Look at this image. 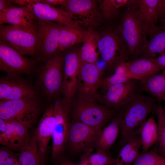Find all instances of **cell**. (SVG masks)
<instances>
[{
  "mask_svg": "<svg viewBox=\"0 0 165 165\" xmlns=\"http://www.w3.org/2000/svg\"><path fill=\"white\" fill-rule=\"evenodd\" d=\"M126 8L121 17L118 31L128 47L129 58L132 61L142 56L148 41L137 6L134 4Z\"/></svg>",
  "mask_w": 165,
  "mask_h": 165,
  "instance_id": "obj_1",
  "label": "cell"
},
{
  "mask_svg": "<svg viewBox=\"0 0 165 165\" xmlns=\"http://www.w3.org/2000/svg\"><path fill=\"white\" fill-rule=\"evenodd\" d=\"M157 107L152 98L141 95L126 106L120 125V146L132 136L138 134L139 127Z\"/></svg>",
  "mask_w": 165,
  "mask_h": 165,
  "instance_id": "obj_2",
  "label": "cell"
},
{
  "mask_svg": "<svg viewBox=\"0 0 165 165\" xmlns=\"http://www.w3.org/2000/svg\"><path fill=\"white\" fill-rule=\"evenodd\" d=\"M114 111L98 103L76 97L70 103V114L72 120L101 129L112 119Z\"/></svg>",
  "mask_w": 165,
  "mask_h": 165,
  "instance_id": "obj_3",
  "label": "cell"
},
{
  "mask_svg": "<svg viewBox=\"0 0 165 165\" xmlns=\"http://www.w3.org/2000/svg\"><path fill=\"white\" fill-rule=\"evenodd\" d=\"M64 58L62 53L57 51L45 64L38 68L37 82L49 100L59 98L62 93Z\"/></svg>",
  "mask_w": 165,
  "mask_h": 165,
  "instance_id": "obj_4",
  "label": "cell"
},
{
  "mask_svg": "<svg viewBox=\"0 0 165 165\" xmlns=\"http://www.w3.org/2000/svg\"><path fill=\"white\" fill-rule=\"evenodd\" d=\"M40 109L36 97L0 101V118L20 123L29 129L35 122Z\"/></svg>",
  "mask_w": 165,
  "mask_h": 165,
  "instance_id": "obj_5",
  "label": "cell"
},
{
  "mask_svg": "<svg viewBox=\"0 0 165 165\" xmlns=\"http://www.w3.org/2000/svg\"><path fill=\"white\" fill-rule=\"evenodd\" d=\"M36 26V24L30 27L1 25L0 40L9 43L24 55L36 57L37 39Z\"/></svg>",
  "mask_w": 165,
  "mask_h": 165,
  "instance_id": "obj_6",
  "label": "cell"
},
{
  "mask_svg": "<svg viewBox=\"0 0 165 165\" xmlns=\"http://www.w3.org/2000/svg\"><path fill=\"white\" fill-rule=\"evenodd\" d=\"M98 48L107 68L111 71L129 58L128 47L118 31L107 30L101 35Z\"/></svg>",
  "mask_w": 165,
  "mask_h": 165,
  "instance_id": "obj_7",
  "label": "cell"
},
{
  "mask_svg": "<svg viewBox=\"0 0 165 165\" xmlns=\"http://www.w3.org/2000/svg\"><path fill=\"white\" fill-rule=\"evenodd\" d=\"M61 8L70 13L73 20L84 30L94 29L104 19L97 0H67Z\"/></svg>",
  "mask_w": 165,
  "mask_h": 165,
  "instance_id": "obj_8",
  "label": "cell"
},
{
  "mask_svg": "<svg viewBox=\"0 0 165 165\" xmlns=\"http://www.w3.org/2000/svg\"><path fill=\"white\" fill-rule=\"evenodd\" d=\"M103 78L102 71L97 64H82L77 78L75 97L100 104L101 96L99 90Z\"/></svg>",
  "mask_w": 165,
  "mask_h": 165,
  "instance_id": "obj_9",
  "label": "cell"
},
{
  "mask_svg": "<svg viewBox=\"0 0 165 165\" xmlns=\"http://www.w3.org/2000/svg\"><path fill=\"white\" fill-rule=\"evenodd\" d=\"M62 25L53 21L37 20L36 57L38 60L45 63L57 51L58 36Z\"/></svg>",
  "mask_w": 165,
  "mask_h": 165,
  "instance_id": "obj_10",
  "label": "cell"
},
{
  "mask_svg": "<svg viewBox=\"0 0 165 165\" xmlns=\"http://www.w3.org/2000/svg\"><path fill=\"white\" fill-rule=\"evenodd\" d=\"M56 121L52 137V149L51 159L56 161L60 157L67 143L70 122L69 117L70 103L63 98L54 100Z\"/></svg>",
  "mask_w": 165,
  "mask_h": 165,
  "instance_id": "obj_11",
  "label": "cell"
},
{
  "mask_svg": "<svg viewBox=\"0 0 165 165\" xmlns=\"http://www.w3.org/2000/svg\"><path fill=\"white\" fill-rule=\"evenodd\" d=\"M33 59L20 53L9 43L0 40V70L7 74H29L34 69Z\"/></svg>",
  "mask_w": 165,
  "mask_h": 165,
  "instance_id": "obj_12",
  "label": "cell"
},
{
  "mask_svg": "<svg viewBox=\"0 0 165 165\" xmlns=\"http://www.w3.org/2000/svg\"><path fill=\"white\" fill-rule=\"evenodd\" d=\"M136 81L131 79L111 86L101 97L100 104L114 110L127 106L141 95L139 83Z\"/></svg>",
  "mask_w": 165,
  "mask_h": 165,
  "instance_id": "obj_13",
  "label": "cell"
},
{
  "mask_svg": "<svg viewBox=\"0 0 165 165\" xmlns=\"http://www.w3.org/2000/svg\"><path fill=\"white\" fill-rule=\"evenodd\" d=\"M102 130L72 120L70 123L67 144L75 153L92 152Z\"/></svg>",
  "mask_w": 165,
  "mask_h": 165,
  "instance_id": "obj_14",
  "label": "cell"
},
{
  "mask_svg": "<svg viewBox=\"0 0 165 165\" xmlns=\"http://www.w3.org/2000/svg\"><path fill=\"white\" fill-rule=\"evenodd\" d=\"M72 48L62 52L64 58L62 93L63 98L69 103L75 96L77 78L82 64L79 48Z\"/></svg>",
  "mask_w": 165,
  "mask_h": 165,
  "instance_id": "obj_15",
  "label": "cell"
},
{
  "mask_svg": "<svg viewBox=\"0 0 165 165\" xmlns=\"http://www.w3.org/2000/svg\"><path fill=\"white\" fill-rule=\"evenodd\" d=\"M26 6L38 20L51 21L81 28L71 15L61 7H56L46 0H28Z\"/></svg>",
  "mask_w": 165,
  "mask_h": 165,
  "instance_id": "obj_16",
  "label": "cell"
},
{
  "mask_svg": "<svg viewBox=\"0 0 165 165\" xmlns=\"http://www.w3.org/2000/svg\"><path fill=\"white\" fill-rule=\"evenodd\" d=\"M33 88L19 75L7 74L0 79V101L36 97Z\"/></svg>",
  "mask_w": 165,
  "mask_h": 165,
  "instance_id": "obj_17",
  "label": "cell"
},
{
  "mask_svg": "<svg viewBox=\"0 0 165 165\" xmlns=\"http://www.w3.org/2000/svg\"><path fill=\"white\" fill-rule=\"evenodd\" d=\"M6 122L5 131L0 135V144L13 151L21 152L31 138L29 129L17 122L10 121Z\"/></svg>",
  "mask_w": 165,
  "mask_h": 165,
  "instance_id": "obj_18",
  "label": "cell"
},
{
  "mask_svg": "<svg viewBox=\"0 0 165 165\" xmlns=\"http://www.w3.org/2000/svg\"><path fill=\"white\" fill-rule=\"evenodd\" d=\"M55 121V114L53 103L45 111L35 134L40 152L44 160L49 142L52 138Z\"/></svg>",
  "mask_w": 165,
  "mask_h": 165,
  "instance_id": "obj_19",
  "label": "cell"
},
{
  "mask_svg": "<svg viewBox=\"0 0 165 165\" xmlns=\"http://www.w3.org/2000/svg\"><path fill=\"white\" fill-rule=\"evenodd\" d=\"M155 58L142 57L124 61L121 64L132 79L140 81L158 73L161 70Z\"/></svg>",
  "mask_w": 165,
  "mask_h": 165,
  "instance_id": "obj_20",
  "label": "cell"
},
{
  "mask_svg": "<svg viewBox=\"0 0 165 165\" xmlns=\"http://www.w3.org/2000/svg\"><path fill=\"white\" fill-rule=\"evenodd\" d=\"M37 20L25 6H16L0 12V25L7 24L25 27L35 26Z\"/></svg>",
  "mask_w": 165,
  "mask_h": 165,
  "instance_id": "obj_21",
  "label": "cell"
},
{
  "mask_svg": "<svg viewBox=\"0 0 165 165\" xmlns=\"http://www.w3.org/2000/svg\"><path fill=\"white\" fill-rule=\"evenodd\" d=\"M126 106L120 109L110 123L101 130L95 146L96 150L107 153L109 152L118 136L121 120Z\"/></svg>",
  "mask_w": 165,
  "mask_h": 165,
  "instance_id": "obj_22",
  "label": "cell"
},
{
  "mask_svg": "<svg viewBox=\"0 0 165 165\" xmlns=\"http://www.w3.org/2000/svg\"><path fill=\"white\" fill-rule=\"evenodd\" d=\"M142 23L145 36L147 39L155 31L158 27L156 26L157 19L156 8L158 0H135Z\"/></svg>",
  "mask_w": 165,
  "mask_h": 165,
  "instance_id": "obj_23",
  "label": "cell"
},
{
  "mask_svg": "<svg viewBox=\"0 0 165 165\" xmlns=\"http://www.w3.org/2000/svg\"><path fill=\"white\" fill-rule=\"evenodd\" d=\"M101 35L94 29L86 30L82 46L79 49V55L82 64H97L98 58L97 51L98 43Z\"/></svg>",
  "mask_w": 165,
  "mask_h": 165,
  "instance_id": "obj_24",
  "label": "cell"
},
{
  "mask_svg": "<svg viewBox=\"0 0 165 165\" xmlns=\"http://www.w3.org/2000/svg\"><path fill=\"white\" fill-rule=\"evenodd\" d=\"M85 32L86 30L80 28L62 25L58 36L57 51L62 53L82 42Z\"/></svg>",
  "mask_w": 165,
  "mask_h": 165,
  "instance_id": "obj_25",
  "label": "cell"
},
{
  "mask_svg": "<svg viewBox=\"0 0 165 165\" xmlns=\"http://www.w3.org/2000/svg\"><path fill=\"white\" fill-rule=\"evenodd\" d=\"M138 135L132 136L122 146L114 165H131L133 163L140 154V150L142 147Z\"/></svg>",
  "mask_w": 165,
  "mask_h": 165,
  "instance_id": "obj_26",
  "label": "cell"
},
{
  "mask_svg": "<svg viewBox=\"0 0 165 165\" xmlns=\"http://www.w3.org/2000/svg\"><path fill=\"white\" fill-rule=\"evenodd\" d=\"M139 85L143 90L163 101L165 97V69L157 73L140 81Z\"/></svg>",
  "mask_w": 165,
  "mask_h": 165,
  "instance_id": "obj_27",
  "label": "cell"
},
{
  "mask_svg": "<svg viewBox=\"0 0 165 165\" xmlns=\"http://www.w3.org/2000/svg\"><path fill=\"white\" fill-rule=\"evenodd\" d=\"M138 132L140 135L142 152L148 151L151 147L158 141V124L152 116L148 118L141 125Z\"/></svg>",
  "mask_w": 165,
  "mask_h": 165,
  "instance_id": "obj_28",
  "label": "cell"
},
{
  "mask_svg": "<svg viewBox=\"0 0 165 165\" xmlns=\"http://www.w3.org/2000/svg\"><path fill=\"white\" fill-rule=\"evenodd\" d=\"M44 160L40 152L34 134L20 152L19 162L21 165H43Z\"/></svg>",
  "mask_w": 165,
  "mask_h": 165,
  "instance_id": "obj_29",
  "label": "cell"
},
{
  "mask_svg": "<svg viewBox=\"0 0 165 165\" xmlns=\"http://www.w3.org/2000/svg\"><path fill=\"white\" fill-rule=\"evenodd\" d=\"M149 36L142 57L155 58L156 54L160 55L165 52V28L158 27Z\"/></svg>",
  "mask_w": 165,
  "mask_h": 165,
  "instance_id": "obj_30",
  "label": "cell"
},
{
  "mask_svg": "<svg viewBox=\"0 0 165 165\" xmlns=\"http://www.w3.org/2000/svg\"><path fill=\"white\" fill-rule=\"evenodd\" d=\"M97 2L103 19L108 20L116 16L120 9L133 5L134 0H101Z\"/></svg>",
  "mask_w": 165,
  "mask_h": 165,
  "instance_id": "obj_31",
  "label": "cell"
},
{
  "mask_svg": "<svg viewBox=\"0 0 165 165\" xmlns=\"http://www.w3.org/2000/svg\"><path fill=\"white\" fill-rule=\"evenodd\" d=\"M131 79H133L129 75L121 63L116 68L114 72L112 75L103 78L99 88V94L102 96L111 86L125 82Z\"/></svg>",
  "mask_w": 165,
  "mask_h": 165,
  "instance_id": "obj_32",
  "label": "cell"
},
{
  "mask_svg": "<svg viewBox=\"0 0 165 165\" xmlns=\"http://www.w3.org/2000/svg\"><path fill=\"white\" fill-rule=\"evenodd\" d=\"M85 153L81 158L82 165H114L116 160L109 156L107 153L101 150H96Z\"/></svg>",
  "mask_w": 165,
  "mask_h": 165,
  "instance_id": "obj_33",
  "label": "cell"
},
{
  "mask_svg": "<svg viewBox=\"0 0 165 165\" xmlns=\"http://www.w3.org/2000/svg\"><path fill=\"white\" fill-rule=\"evenodd\" d=\"M132 165H165V158L152 150L140 153Z\"/></svg>",
  "mask_w": 165,
  "mask_h": 165,
  "instance_id": "obj_34",
  "label": "cell"
},
{
  "mask_svg": "<svg viewBox=\"0 0 165 165\" xmlns=\"http://www.w3.org/2000/svg\"><path fill=\"white\" fill-rule=\"evenodd\" d=\"M156 111L158 118L159 152L165 158V114L160 106L157 107Z\"/></svg>",
  "mask_w": 165,
  "mask_h": 165,
  "instance_id": "obj_35",
  "label": "cell"
},
{
  "mask_svg": "<svg viewBox=\"0 0 165 165\" xmlns=\"http://www.w3.org/2000/svg\"><path fill=\"white\" fill-rule=\"evenodd\" d=\"M7 147L0 149V165H13L19 162L16 156Z\"/></svg>",
  "mask_w": 165,
  "mask_h": 165,
  "instance_id": "obj_36",
  "label": "cell"
},
{
  "mask_svg": "<svg viewBox=\"0 0 165 165\" xmlns=\"http://www.w3.org/2000/svg\"><path fill=\"white\" fill-rule=\"evenodd\" d=\"M156 11L157 19L163 20L165 17V0H158Z\"/></svg>",
  "mask_w": 165,
  "mask_h": 165,
  "instance_id": "obj_37",
  "label": "cell"
},
{
  "mask_svg": "<svg viewBox=\"0 0 165 165\" xmlns=\"http://www.w3.org/2000/svg\"><path fill=\"white\" fill-rule=\"evenodd\" d=\"M12 0H0V12L16 6Z\"/></svg>",
  "mask_w": 165,
  "mask_h": 165,
  "instance_id": "obj_38",
  "label": "cell"
},
{
  "mask_svg": "<svg viewBox=\"0 0 165 165\" xmlns=\"http://www.w3.org/2000/svg\"><path fill=\"white\" fill-rule=\"evenodd\" d=\"M156 62L161 70L165 69V52L155 58Z\"/></svg>",
  "mask_w": 165,
  "mask_h": 165,
  "instance_id": "obj_39",
  "label": "cell"
},
{
  "mask_svg": "<svg viewBox=\"0 0 165 165\" xmlns=\"http://www.w3.org/2000/svg\"><path fill=\"white\" fill-rule=\"evenodd\" d=\"M50 4L54 6H63L66 3L67 0H46Z\"/></svg>",
  "mask_w": 165,
  "mask_h": 165,
  "instance_id": "obj_40",
  "label": "cell"
},
{
  "mask_svg": "<svg viewBox=\"0 0 165 165\" xmlns=\"http://www.w3.org/2000/svg\"><path fill=\"white\" fill-rule=\"evenodd\" d=\"M56 160L58 161L56 165H77L66 159L59 158Z\"/></svg>",
  "mask_w": 165,
  "mask_h": 165,
  "instance_id": "obj_41",
  "label": "cell"
},
{
  "mask_svg": "<svg viewBox=\"0 0 165 165\" xmlns=\"http://www.w3.org/2000/svg\"><path fill=\"white\" fill-rule=\"evenodd\" d=\"M6 128V121L0 118V135L5 132Z\"/></svg>",
  "mask_w": 165,
  "mask_h": 165,
  "instance_id": "obj_42",
  "label": "cell"
},
{
  "mask_svg": "<svg viewBox=\"0 0 165 165\" xmlns=\"http://www.w3.org/2000/svg\"><path fill=\"white\" fill-rule=\"evenodd\" d=\"M162 20L163 22V26L162 27V28H165V17Z\"/></svg>",
  "mask_w": 165,
  "mask_h": 165,
  "instance_id": "obj_43",
  "label": "cell"
},
{
  "mask_svg": "<svg viewBox=\"0 0 165 165\" xmlns=\"http://www.w3.org/2000/svg\"><path fill=\"white\" fill-rule=\"evenodd\" d=\"M13 165H21L19 162H18V163H16Z\"/></svg>",
  "mask_w": 165,
  "mask_h": 165,
  "instance_id": "obj_44",
  "label": "cell"
},
{
  "mask_svg": "<svg viewBox=\"0 0 165 165\" xmlns=\"http://www.w3.org/2000/svg\"><path fill=\"white\" fill-rule=\"evenodd\" d=\"M163 101H165V97H164V98L163 99Z\"/></svg>",
  "mask_w": 165,
  "mask_h": 165,
  "instance_id": "obj_45",
  "label": "cell"
},
{
  "mask_svg": "<svg viewBox=\"0 0 165 165\" xmlns=\"http://www.w3.org/2000/svg\"><path fill=\"white\" fill-rule=\"evenodd\" d=\"M164 109V113H165V109Z\"/></svg>",
  "mask_w": 165,
  "mask_h": 165,
  "instance_id": "obj_46",
  "label": "cell"
},
{
  "mask_svg": "<svg viewBox=\"0 0 165 165\" xmlns=\"http://www.w3.org/2000/svg\"><path fill=\"white\" fill-rule=\"evenodd\" d=\"M82 165L80 164V165Z\"/></svg>",
  "mask_w": 165,
  "mask_h": 165,
  "instance_id": "obj_47",
  "label": "cell"
}]
</instances>
